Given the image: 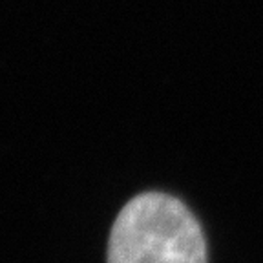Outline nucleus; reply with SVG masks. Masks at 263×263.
I'll return each mask as SVG.
<instances>
[{
    "instance_id": "obj_1",
    "label": "nucleus",
    "mask_w": 263,
    "mask_h": 263,
    "mask_svg": "<svg viewBox=\"0 0 263 263\" xmlns=\"http://www.w3.org/2000/svg\"><path fill=\"white\" fill-rule=\"evenodd\" d=\"M108 263H206L205 236L179 199L141 194L124 205L111 227Z\"/></svg>"
}]
</instances>
